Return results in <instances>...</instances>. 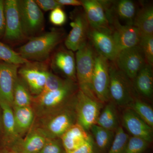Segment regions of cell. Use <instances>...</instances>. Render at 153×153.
Wrapping results in <instances>:
<instances>
[{
  "instance_id": "obj_29",
  "label": "cell",
  "mask_w": 153,
  "mask_h": 153,
  "mask_svg": "<svg viewBox=\"0 0 153 153\" xmlns=\"http://www.w3.org/2000/svg\"><path fill=\"white\" fill-rule=\"evenodd\" d=\"M128 108L132 109L147 124L153 128V110L150 105L137 98Z\"/></svg>"
},
{
  "instance_id": "obj_12",
  "label": "cell",
  "mask_w": 153,
  "mask_h": 153,
  "mask_svg": "<svg viewBox=\"0 0 153 153\" xmlns=\"http://www.w3.org/2000/svg\"><path fill=\"white\" fill-rule=\"evenodd\" d=\"M71 30L65 41L66 48L76 52L87 42L89 26L84 11H76L71 15Z\"/></svg>"
},
{
  "instance_id": "obj_9",
  "label": "cell",
  "mask_w": 153,
  "mask_h": 153,
  "mask_svg": "<svg viewBox=\"0 0 153 153\" xmlns=\"http://www.w3.org/2000/svg\"><path fill=\"white\" fill-rule=\"evenodd\" d=\"M109 61L96 52L92 77L94 93L102 103L110 101L109 95Z\"/></svg>"
},
{
  "instance_id": "obj_32",
  "label": "cell",
  "mask_w": 153,
  "mask_h": 153,
  "mask_svg": "<svg viewBox=\"0 0 153 153\" xmlns=\"http://www.w3.org/2000/svg\"><path fill=\"white\" fill-rule=\"evenodd\" d=\"M149 143L143 139L129 137L124 153H143L148 148Z\"/></svg>"
},
{
  "instance_id": "obj_17",
  "label": "cell",
  "mask_w": 153,
  "mask_h": 153,
  "mask_svg": "<svg viewBox=\"0 0 153 153\" xmlns=\"http://www.w3.org/2000/svg\"><path fill=\"white\" fill-rule=\"evenodd\" d=\"M2 111L3 130L0 137L4 145L13 152L19 146L23 138L17 132L14 122L13 109L10 105L0 101Z\"/></svg>"
},
{
  "instance_id": "obj_22",
  "label": "cell",
  "mask_w": 153,
  "mask_h": 153,
  "mask_svg": "<svg viewBox=\"0 0 153 153\" xmlns=\"http://www.w3.org/2000/svg\"><path fill=\"white\" fill-rule=\"evenodd\" d=\"M152 67L146 63L132 81L137 94L148 99L153 96Z\"/></svg>"
},
{
  "instance_id": "obj_33",
  "label": "cell",
  "mask_w": 153,
  "mask_h": 153,
  "mask_svg": "<svg viewBox=\"0 0 153 153\" xmlns=\"http://www.w3.org/2000/svg\"><path fill=\"white\" fill-rule=\"evenodd\" d=\"M139 45L143 52L146 63L153 66V35H141Z\"/></svg>"
},
{
  "instance_id": "obj_16",
  "label": "cell",
  "mask_w": 153,
  "mask_h": 153,
  "mask_svg": "<svg viewBox=\"0 0 153 153\" xmlns=\"http://www.w3.org/2000/svg\"><path fill=\"white\" fill-rule=\"evenodd\" d=\"M20 65L0 61V101L13 105L14 86Z\"/></svg>"
},
{
  "instance_id": "obj_1",
  "label": "cell",
  "mask_w": 153,
  "mask_h": 153,
  "mask_svg": "<svg viewBox=\"0 0 153 153\" xmlns=\"http://www.w3.org/2000/svg\"><path fill=\"white\" fill-rule=\"evenodd\" d=\"M76 94L65 106L46 115L35 118L32 127L38 130L47 138H60L68 129L76 123L75 108Z\"/></svg>"
},
{
  "instance_id": "obj_35",
  "label": "cell",
  "mask_w": 153,
  "mask_h": 153,
  "mask_svg": "<svg viewBox=\"0 0 153 153\" xmlns=\"http://www.w3.org/2000/svg\"><path fill=\"white\" fill-rule=\"evenodd\" d=\"M38 153H66L60 138H47L42 149Z\"/></svg>"
},
{
  "instance_id": "obj_11",
  "label": "cell",
  "mask_w": 153,
  "mask_h": 153,
  "mask_svg": "<svg viewBox=\"0 0 153 153\" xmlns=\"http://www.w3.org/2000/svg\"><path fill=\"white\" fill-rule=\"evenodd\" d=\"M118 54L124 49L139 45L141 34L134 25H122L117 19L112 17L109 21Z\"/></svg>"
},
{
  "instance_id": "obj_25",
  "label": "cell",
  "mask_w": 153,
  "mask_h": 153,
  "mask_svg": "<svg viewBox=\"0 0 153 153\" xmlns=\"http://www.w3.org/2000/svg\"><path fill=\"white\" fill-rule=\"evenodd\" d=\"M133 25L138 29L141 35H153L152 5L144 6L138 10Z\"/></svg>"
},
{
  "instance_id": "obj_19",
  "label": "cell",
  "mask_w": 153,
  "mask_h": 153,
  "mask_svg": "<svg viewBox=\"0 0 153 153\" xmlns=\"http://www.w3.org/2000/svg\"><path fill=\"white\" fill-rule=\"evenodd\" d=\"M123 123L131 136L143 139L151 143L153 140V128L147 124L134 111L130 108L123 111Z\"/></svg>"
},
{
  "instance_id": "obj_39",
  "label": "cell",
  "mask_w": 153,
  "mask_h": 153,
  "mask_svg": "<svg viewBox=\"0 0 153 153\" xmlns=\"http://www.w3.org/2000/svg\"><path fill=\"white\" fill-rule=\"evenodd\" d=\"M5 27L4 1L0 0V39L4 37Z\"/></svg>"
},
{
  "instance_id": "obj_4",
  "label": "cell",
  "mask_w": 153,
  "mask_h": 153,
  "mask_svg": "<svg viewBox=\"0 0 153 153\" xmlns=\"http://www.w3.org/2000/svg\"><path fill=\"white\" fill-rule=\"evenodd\" d=\"M109 74L110 101L116 105L129 107L137 98L132 81L110 61Z\"/></svg>"
},
{
  "instance_id": "obj_23",
  "label": "cell",
  "mask_w": 153,
  "mask_h": 153,
  "mask_svg": "<svg viewBox=\"0 0 153 153\" xmlns=\"http://www.w3.org/2000/svg\"><path fill=\"white\" fill-rule=\"evenodd\" d=\"M14 122L17 132L22 138L25 136L32 128L36 115L32 106L12 107Z\"/></svg>"
},
{
  "instance_id": "obj_2",
  "label": "cell",
  "mask_w": 153,
  "mask_h": 153,
  "mask_svg": "<svg viewBox=\"0 0 153 153\" xmlns=\"http://www.w3.org/2000/svg\"><path fill=\"white\" fill-rule=\"evenodd\" d=\"M64 33L59 29L52 30L29 39L18 50V53L25 60L47 62L52 51L64 38Z\"/></svg>"
},
{
  "instance_id": "obj_40",
  "label": "cell",
  "mask_w": 153,
  "mask_h": 153,
  "mask_svg": "<svg viewBox=\"0 0 153 153\" xmlns=\"http://www.w3.org/2000/svg\"><path fill=\"white\" fill-rule=\"evenodd\" d=\"M57 2L60 5L63 6H82L81 1L79 0H57Z\"/></svg>"
},
{
  "instance_id": "obj_28",
  "label": "cell",
  "mask_w": 153,
  "mask_h": 153,
  "mask_svg": "<svg viewBox=\"0 0 153 153\" xmlns=\"http://www.w3.org/2000/svg\"><path fill=\"white\" fill-rule=\"evenodd\" d=\"M94 143L100 151H104L111 146L115 136V132L106 129L95 124L91 128Z\"/></svg>"
},
{
  "instance_id": "obj_18",
  "label": "cell",
  "mask_w": 153,
  "mask_h": 153,
  "mask_svg": "<svg viewBox=\"0 0 153 153\" xmlns=\"http://www.w3.org/2000/svg\"><path fill=\"white\" fill-rule=\"evenodd\" d=\"M51 67L53 71L62 74L66 79L76 82L75 56L71 50L64 48L57 50L52 56Z\"/></svg>"
},
{
  "instance_id": "obj_5",
  "label": "cell",
  "mask_w": 153,
  "mask_h": 153,
  "mask_svg": "<svg viewBox=\"0 0 153 153\" xmlns=\"http://www.w3.org/2000/svg\"><path fill=\"white\" fill-rule=\"evenodd\" d=\"M95 54V50L87 41L76 51L75 60L76 82L79 90L90 97L97 98L92 85Z\"/></svg>"
},
{
  "instance_id": "obj_27",
  "label": "cell",
  "mask_w": 153,
  "mask_h": 153,
  "mask_svg": "<svg viewBox=\"0 0 153 153\" xmlns=\"http://www.w3.org/2000/svg\"><path fill=\"white\" fill-rule=\"evenodd\" d=\"M32 100L33 96L27 86L22 78L18 76L14 86L13 106H31Z\"/></svg>"
},
{
  "instance_id": "obj_13",
  "label": "cell",
  "mask_w": 153,
  "mask_h": 153,
  "mask_svg": "<svg viewBox=\"0 0 153 153\" xmlns=\"http://www.w3.org/2000/svg\"><path fill=\"white\" fill-rule=\"evenodd\" d=\"M4 10L5 27L4 39L15 44L27 39L22 30L17 0L4 1Z\"/></svg>"
},
{
  "instance_id": "obj_6",
  "label": "cell",
  "mask_w": 153,
  "mask_h": 153,
  "mask_svg": "<svg viewBox=\"0 0 153 153\" xmlns=\"http://www.w3.org/2000/svg\"><path fill=\"white\" fill-rule=\"evenodd\" d=\"M23 33L26 38L38 36L45 26L44 13L34 0H17Z\"/></svg>"
},
{
  "instance_id": "obj_37",
  "label": "cell",
  "mask_w": 153,
  "mask_h": 153,
  "mask_svg": "<svg viewBox=\"0 0 153 153\" xmlns=\"http://www.w3.org/2000/svg\"><path fill=\"white\" fill-rule=\"evenodd\" d=\"M41 10L52 11L57 7H62V6L57 2V0H36L35 1Z\"/></svg>"
},
{
  "instance_id": "obj_7",
  "label": "cell",
  "mask_w": 153,
  "mask_h": 153,
  "mask_svg": "<svg viewBox=\"0 0 153 153\" xmlns=\"http://www.w3.org/2000/svg\"><path fill=\"white\" fill-rule=\"evenodd\" d=\"M102 104L97 99L88 96L79 89L75 98L76 123L86 131H90L91 128L96 124Z\"/></svg>"
},
{
  "instance_id": "obj_34",
  "label": "cell",
  "mask_w": 153,
  "mask_h": 153,
  "mask_svg": "<svg viewBox=\"0 0 153 153\" xmlns=\"http://www.w3.org/2000/svg\"><path fill=\"white\" fill-rule=\"evenodd\" d=\"M67 80V79H63L49 71L44 88L40 94H44L57 90L62 87L66 83Z\"/></svg>"
},
{
  "instance_id": "obj_14",
  "label": "cell",
  "mask_w": 153,
  "mask_h": 153,
  "mask_svg": "<svg viewBox=\"0 0 153 153\" xmlns=\"http://www.w3.org/2000/svg\"><path fill=\"white\" fill-rule=\"evenodd\" d=\"M88 39L96 52L110 62H114L118 52L111 30L94 29L90 27Z\"/></svg>"
},
{
  "instance_id": "obj_41",
  "label": "cell",
  "mask_w": 153,
  "mask_h": 153,
  "mask_svg": "<svg viewBox=\"0 0 153 153\" xmlns=\"http://www.w3.org/2000/svg\"><path fill=\"white\" fill-rule=\"evenodd\" d=\"M3 130L2 111L0 106V137L2 134Z\"/></svg>"
},
{
  "instance_id": "obj_10",
  "label": "cell",
  "mask_w": 153,
  "mask_h": 153,
  "mask_svg": "<svg viewBox=\"0 0 153 153\" xmlns=\"http://www.w3.org/2000/svg\"><path fill=\"white\" fill-rule=\"evenodd\" d=\"M114 62L119 70L131 81L146 63L139 45L121 51Z\"/></svg>"
},
{
  "instance_id": "obj_38",
  "label": "cell",
  "mask_w": 153,
  "mask_h": 153,
  "mask_svg": "<svg viewBox=\"0 0 153 153\" xmlns=\"http://www.w3.org/2000/svg\"><path fill=\"white\" fill-rule=\"evenodd\" d=\"M94 143L91 135L88 140L78 149L70 153H94Z\"/></svg>"
},
{
  "instance_id": "obj_26",
  "label": "cell",
  "mask_w": 153,
  "mask_h": 153,
  "mask_svg": "<svg viewBox=\"0 0 153 153\" xmlns=\"http://www.w3.org/2000/svg\"><path fill=\"white\" fill-rule=\"evenodd\" d=\"M96 125L106 129L115 132L119 126L116 105L109 101L102 110Z\"/></svg>"
},
{
  "instance_id": "obj_42",
  "label": "cell",
  "mask_w": 153,
  "mask_h": 153,
  "mask_svg": "<svg viewBox=\"0 0 153 153\" xmlns=\"http://www.w3.org/2000/svg\"><path fill=\"white\" fill-rule=\"evenodd\" d=\"M8 153H17V152H9Z\"/></svg>"
},
{
  "instance_id": "obj_30",
  "label": "cell",
  "mask_w": 153,
  "mask_h": 153,
  "mask_svg": "<svg viewBox=\"0 0 153 153\" xmlns=\"http://www.w3.org/2000/svg\"><path fill=\"white\" fill-rule=\"evenodd\" d=\"M0 61L20 66L29 61L22 58L18 52L14 51L8 45L2 43L1 41Z\"/></svg>"
},
{
  "instance_id": "obj_20",
  "label": "cell",
  "mask_w": 153,
  "mask_h": 153,
  "mask_svg": "<svg viewBox=\"0 0 153 153\" xmlns=\"http://www.w3.org/2000/svg\"><path fill=\"white\" fill-rule=\"evenodd\" d=\"M82 7L90 27L111 30L100 1L82 0Z\"/></svg>"
},
{
  "instance_id": "obj_24",
  "label": "cell",
  "mask_w": 153,
  "mask_h": 153,
  "mask_svg": "<svg viewBox=\"0 0 153 153\" xmlns=\"http://www.w3.org/2000/svg\"><path fill=\"white\" fill-rule=\"evenodd\" d=\"M47 138L39 131L32 127L13 152L38 153L44 147Z\"/></svg>"
},
{
  "instance_id": "obj_8",
  "label": "cell",
  "mask_w": 153,
  "mask_h": 153,
  "mask_svg": "<svg viewBox=\"0 0 153 153\" xmlns=\"http://www.w3.org/2000/svg\"><path fill=\"white\" fill-rule=\"evenodd\" d=\"M49 72L47 62L29 61L20 66L18 75L26 83L33 97H36L43 90Z\"/></svg>"
},
{
  "instance_id": "obj_15",
  "label": "cell",
  "mask_w": 153,
  "mask_h": 153,
  "mask_svg": "<svg viewBox=\"0 0 153 153\" xmlns=\"http://www.w3.org/2000/svg\"><path fill=\"white\" fill-rule=\"evenodd\" d=\"M107 19L114 17L125 23V25H133L138 11L135 3L130 0L117 1H102Z\"/></svg>"
},
{
  "instance_id": "obj_21",
  "label": "cell",
  "mask_w": 153,
  "mask_h": 153,
  "mask_svg": "<svg viewBox=\"0 0 153 153\" xmlns=\"http://www.w3.org/2000/svg\"><path fill=\"white\" fill-rule=\"evenodd\" d=\"M90 136L81 126L76 123L68 129L60 139L66 153H70L84 144Z\"/></svg>"
},
{
  "instance_id": "obj_3",
  "label": "cell",
  "mask_w": 153,
  "mask_h": 153,
  "mask_svg": "<svg viewBox=\"0 0 153 153\" xmlns=\"http://www.w3.org/2000/svg\"><path fill=\"white\" fill-rule=\"evenodd\" d=\"M79 90L77 82L67 79L57 90L33 97L32 105L36 118L54 112L68 104Z\"/></svg>"
},
{
  "instance_id": "obj_31",
  "label": "cell",
  "mask_w": 153,
  "mask_h": 153,
  "mask_svg": "<svg viewBox=\"0 0 153 153\" xmlns=\"http://www.w3.org/2000/svg\"><path fill=\"white\" fill-rule=\"evenodd\" d=\"M129 137L120 126L115 132L114 139L108 153H124Z\"/></svg>"
},
{
  "instance_id": "obj_36",
  "label": "cell",
  "mask_w": 153,
  "mask_h": 153,
  "mask_svg": "<svg viewBox=\"0 0 153 153\" xmlns=\"http://www.w3.org/2000/svg\"><path fill=\"white\" fill-rule=\"evenodd\" d=\"M49 20L52 25L56 26H61L66 23L67 16L62 7H57L50 12Z\"/></svg>"
}]
</instances>
